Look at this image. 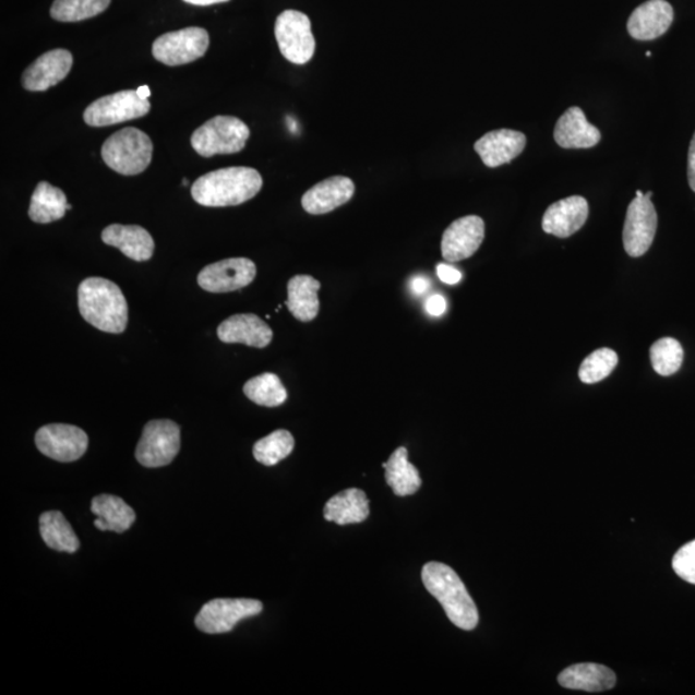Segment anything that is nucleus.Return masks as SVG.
Masks as SVG:
<instances>
[{
	"instance_id": "obj_19",
	"label": "nucleus",
	"mask_w": 695,
	"mask_h": 695,
	"mask_svg": "<svg viewBox=\"0 0 695 695\" xmlns=\"http://www.w3.org/2000/svg\"><path fill=\"white\" fill-rule=\"evenodd\" d=\"M355 183L347 177H332L313 185L302 197V206L313 215L327 214L347 204L355 195Z\"/></svg>"
},
{
	"instance_id": "obj_31",
	"label": "nucleus",
	"mask_w": 695,
	"mask_h": 695,
	"mask_svg": "<svg viewBox=\"0 0 695 695\" xmlns=\"http://www.w3.org/2000/svg\"><path fill=\"white\" fill-rule=\"evenodd\" d=\"M293 447H296V441H293L291 433L288 430L279 429L257 441L254 444L253 455L257 463L266 465V467H274L288 457Z\"/></svg>"
},
{
	"instance_id": "obj_37",
	"label": "nucleus",
	"mask_w": 695,
	"mask_h": 695,
	"mask_svg": "<svg viewBox=\"0 0 695 695\" xmlns=\"http://www.w3.org/2000/svg\"><path fill=\"white\" fill-rule=\"evenodd\" d=\"M426 310L433 317H440L447 310V302L442 296L435 293L427 300Z\"/></svg>"
},
{
	"instance_id": "obj_42",
	"label": "nucleus",
	"mask_w": 695,
	"mask_h": 695,
	"mask_svg": "<svg viewBox=\"0 0 695 695\" xmlns=\"http://www.w3.org/2000/svg\"><path fill=\"white\" fill-rule=\"evenodd\" d=\"M644 195H645V193H643L642 191H636V197H642Z\"/></svg>"
},
{
	"instance_id": "obj_6",
	"label": "nucleus",
	"mask_w": 695,
	"mask_h": 695,
	"mask_svg": "<svg viewBox=\"0 0 695 695\" xmlns=\"http://www.w3.org/2000/svg\"><path fill=\"white\" fill-rule=\"evenodd\" d=\"M181 448V429L171 420L147 422L135 458L146 468H161L175 460Z\"/></svg>"
},
{
	"instance_id": "obj_33",
	"label": "nucleus",
	"mask_w": 695,
	"mask_h": 695,
	"mask_svg": "<svg viewBox=\"0 0 695 695\" xmlns=\"http://www.w3.org/2000/svg\"><path fill=\"white\" fill-rule=\"evenodd\" d=\"M684 350L676 339H659L650 348V362L657 374L671 376L682 368Z\"/></svg>"
},
{
	"instance_id": "obj_13",
	"label": "nucleus",
	"mask_w": 695,
	"mask_h": 695,
	"mask_svg": "<svg viewBox=\"0 0 695 695\" xmlns=\"http://www.w3.org/2000/svg\"><path fill=\"white\" fill-rule=\"evenodd\" d=\"M256 267L248 257H229V260L209 264L197 276L202 289L209 292H229L247 288L254 281Z\"/></svg>"
},
{
	"instance_id": "obj_40",
	"label": "nucleus",
	"mask_w": 695,
	"mask_h": 695,
	"mask_svg": "<svg viewBox=\"0 0 695 695\" xmlns=\"http://www.w3.org/2000/svg\"><path fill=\"white\" fill-rule=\"evenodd\" d=\"M183 2L192 4V5H212V4H218V3H226L229 2V0H183Z\"/></svg>"
},
{
	"instance_id": "obj_24",
	"label": "nucleus",
	"mask_w": 695,
	"mask_h": 695,
	"mask_svg": "<svg viewBox=\"0 0 695 695\" xmlns=\"http://www.w3.org/2000/svg\"><path fill=\"white\" fill-rule=\"evenodd\" d=\"M559 684L567 690L604 692L618 682L614 672L597 663H579L565 669L558 678Z\"/></svg>"
},
{
	"instance_id": "obj_11",
	"label": "nucleus",
	"mask_w": 695,
	"mask_h": 695,
	"mask_svg": "<svg viewBox=\"0 0 695 695\" xmlns=\"http://www.w3.org/2000/svg\"><path fill=\"white\" fill-rule=\"evenodd\" d=\"M654 193H645L630 204L625 227H623V247L633 257H639L648 252L654 243L658 226V217L654 203Z\"/></svg>"
},
{
	"instance_id": "obj_12",
	"label": "nucleus",
	"mask_w": 695,
	"mask_h": 695,
	"mask_svg": "<svg viewBox=\"0 0 695 695\" xmlns=\"http://www.w3.org/2000/svg\"><path fill=\"white\" fill-rule=\"evenodd\" d=\"M88 435L83 429L69 424L41 427L35 444L43 455L60 463L79 460L88 448Z\"/></svg>"
},
{
	"instance_id": "obj_7",
	"label": "nucleus",
	"mask_w": 695,
	"mask_h": 695,
	"mask_svg": "<svg viewBox=\"0 0 695 695\" xmlns=\"http://www.w3.org/2000/svg\"><path fill=\"white\" fill-rule=\"evenodd\" d=\"M149 110L152 104L137 89L121 91L92 103L84 111V121L93 128L110 127L146 117Z\"/></svg>"
},
{
	"instance_id": "obj_5",
	"label": "nucleus",
	"mask_w": 695,
	"mask_h": 695,
	"mask_svg": "<svg viewBox=\"0 0 695 695\" xmlns=\"http://www.w3.org/2000/svg\"><path fill=\"white\" fill-rule=\"evenodd\" d=\"M250 129L235 117H215L197 128L191 137V145L203 157L238 154L245 147Z\"/></svg>"
},
{
	"instance_id": "obj_30",
	"label": "nucleus",
	"mask_w": 695,
	"mask_h": 695,
	"mask_svg": "<svg viewBox=\"0 0 695 695\" xmlns=\"http://www.w3.org/2000/svg\"><path fill=\"white\" fill-rule=\"evenodd\" d=\"M243 393L252 403L264 407H278L288 399L281 379L272 372L250 379L243 385Z\"/></svg>"
},
{
	"instance_id": "obj_4",
	"label": "nucleus",
	"mask_w": 695,
	"mask_h": 695,
	"mask_svg": "<svg viewBox=\"0 0 695 695\" xmlns=\"http://www.w3.org/2000/svg\"><path fill=\"white\" fill-rule=\"evenodd\" d=\"M152 139L137 128H124L104 143L101 155L107 167L123 176L143 173L152 164Z\"/></svg>"
},
{
	"instance_id": "obj_34",
	"label": "nucleus",
	"mask_w": 695,
	"mask_h": 695,
	"mask_svg": "<svg viewBox=\"0 0 695 695\" xmlns=\"http://www.w3.org/2000/svg\"><path fill=\"white\" fill-rule=\"evenodd\" d=\"M618 363L619 356L614 350L601 348L585 358L582 368H579L578 376L585 384L599 383L612 374Z\"/></svg>"
},
{
	"instance_id": "obj_2",
	"label": "nucleus",
	"mask_w": 695,
	"mask_h": 695,
	"mask_svg": "<svg viewBox=\"0 0 695 695\" xmlns=\"http://www.w3.org/2000/svg\"><path fill=\"white\" fill-rule=\"evenodd\" d=\"M79 311L101 332L121 334L128 325V303L123 291L110 279H84L77 290Z\"/></svg>"
},
{
	"instance_id": "obj_29",
	"label": "nucleus",
	"mask_w": 695,
	"mask_h": 695,
	"mask_svg": "<svg viewBox=\"0 0 695 695\" xmlns=\"http://www.w3.org/2000/svg\"><path fill=\"white\" fill-rule=\"evenodd\" d=\"M39 531L48 548L61 553L74 554L81 548L73 527L60 512H47L40 515Z\"/></svg>"
},
{
	"instance_id": "obj_38",
	"label": "nucleus",
	"mask_w": 695,
	"mask_h": 695,
	"mask_svg": "<svg viewBox=\"0 0 695 695\" xmlns=\"http://www.w3.org/2000/svg\"><path fill=\"white\" fill-rule=\"evenodd\" d=\"M687 179H690L691 189L695 192V133L687 154Z\"/></svg>"
},
{
	"instance_id": "obj_28",
	"label": "nucleus",
	"mask_w": 695,
	"mask_h": 695,
	"mask_svg": "<svg viewBox=\"0 0 695 695\" xmlns=\"http://www.w3.org/2000/svg\"><path fill=\"white\" fill-rule=\"evenodd\" d=\"M68 211V199L63 191L48 182H40L33 193L28 217L35 224L47 225L63 218Z\"/></svg>"
},
{
	"instance_id": "obj_18",
	"label": "nucleus",
	"mask_w": 695,
	"mask_h": 695,
	"mask_svg": "<svg viewBox=\"0 0 695 695\" xmlns=\"http://www.w3.org/2000/svg\"><path fill=\"white\" fill-rule=\"evenodd\" d=\"M673 21L672 5L666 0H649L633 12L627 31L634 39L654 40L669 31Z\"/></svg>"
},
{
	"instance_id": "obj_26",
	"label": "nucleus",
	"mask_w": 695,
	"mask_h": 695,
	"mask_svg": "<svg viewBox=\"0 0 695 695\" xmlns=\"http://www.w3.org/2000/svg\"><path fill=\"white\" fill-rule=\"evenodd\" d=\"M324 517L339 526L357 525L369 518L370 507L367 493L349 489L335 494L325 505Z\"/></svg>"
},
{
	"instance_id": "obj_20",
	"label": "nucleus",
	"mask_w": 695,
	"mask_h": 695,
	"mask_svg": "<svg viewBox=\"0 0 695 695\" xmlns=\"http://www.w3.org/2000/svg\"><path fill=\"white\" fill-rule=\"evenodd\" d=\"M218 338L228 344H245L248 347L266 348L274 338V332L255 314H235L221 322Z\"/></svg>"
},
{
	"instance_id": "obj_22",
	"label": "nucleus",
	"mask_w": 695,
	"mask_h": 695,
	"mask_svg": "<svg viewBox=\"0 0 695 695\" xmlns=\"http://www.w3.org/2000/svg\"><path fill=\"white\" fill-rule=\"evenodd\" d=\"M554 139L563 148H591L598 145L601 134L597 127L587 121L579 107H571L558 120Z\"/></svg>"
},
{
	"instance_id": "obj_1",
	"label": "nucleus",
	"mask_w": 695,
	"mask_h": 695,
	"mask_svg": "<svg viewBox=\"0 0 695 695\" xmlns=\"http://www.w3.org/2000/svg\"><path fill=\"white\" fill-rule=\"evenodd\" d=\"M262 188L263 178L260 171L247 167H232L200 177L192 184L191 195L203 206H236L255 197Z\"/></svg>"
},
{
	"instance_id": "obj_17",
	"label": "nucleus",
	"mask_w": 695,
	"mask_h": 695,
	"mask_svg": "<svg viewBox=\"0 0 695 695\" xmlns=\"http://www.w3.org/2000/svg\"><path fill=\"white\" fill-rule=\"evenodd\" d=\"M527 145L525 134L512 129H499L483 135L476 142L475 149L486 167L498 168L512 163Z\"/></svg>"
},
{
	"instance_id": "obj_25",
	"label": "nucleus",
	"mask_w": 695,
	"mask_h": 695,
	"mask_svg": "<svg viewBox=\"0 0 695 695\" xmlns=\"http://www.w3.org/2000/svg\"><path fill=\"white\" fill-rule=\"evenodd\" d=\"M321 283L319 279L308 276H293L288 284V300L285 305L299 321L311 322L319 316L320 299L319 290Z\"/></svg>"
},
{
	"instance_id": "obj_9",
	"label": "nucleus",
	"mask_w": 695,
	"mask_h": 695,
	"mask_svg": "<svg viewBox=\"0 0 695 695\" xmlns=\"http://www.w3.org/2000/svg\"><path fill=\"white\" fill-rule=\"evenodd\" d=\"M209 34L203 27H185L161 35L153 45L155 59L167 67H181L199 59L209 48Z\"/></svg>"
},
{
	"instance_id": "obj_36",
	"label": "nucleus",
	"mask_w": 695,
	"mask_h": 695,
	"mask_svg": "<svg viewBox=\"0 0 695 695\" xmlns=\"http://www.w3.org/2000/svg\"><path fill=\"white\" fill-rule=\"evenodd\" d=\"M436 275H439L442 283L447 285H456L462 281V272L456 269L450 264L440 263L436 266Z\"/></svg>"
},
{
	"instance_id": "obj_14",
	"label": "nucleus",
	"mask_w": 695,
	"mask_h": 695,
	"mask_svg": "<svg viewBox=\"0 0 695 695\" xmlns=\"http://www.w3.org/2000/svg\"><path fill=\"white\" fill-rule=\"evenodd\" d=\"M484 221L477 215H468L454 221L444 231L441 249L448 263L468 260L478 252L484 240Z\"/></svg>"
},
{
	"instance_id": "obj_15",
	"label": "nucleus",
	"mask_w": 695,
	"mask_h": 695,
	"mask_svg": "<svg viewBox=\"0 0 695 695\" xmlns=\"http://www.w3.org/2000/svg\"><path fill=\"white\" fill-rule=\"evenodd\" d=\"M73 63V55L68 49H53L41 55L24 71V88L31 92H45L55 87L69 75Z\"/></svg>"
},
{
	"instance_id": "obj_23",
	"label": "nucleus",
	"mask_w": 695,
	"mask_h": 695,
	"mask_svg": "<svg viewBox=\"0 0 695 695\" xmlns=\"http://www.w3.org/2000/svg\"><path fill=\"white\" fill-rule=\"evenodd\" d=\"M91 512L96 515L95 526L99 531L124 534L135 520L133 508L112 494H99L93 499Z\"/></svg>"
},
{
	"instance_id": "obj_21",
	"label": "nucleus",
	"mask_w": 695,
	"mask_h": 695,
	"mask_svg": "<svg viewBox=\"0 0 695 695\" xmlns=\"http://www.w3.org/2000/svg\"><path fill=\"white\" fill-rule=\"evenodd\" d=\"M106 245L118 248L121 253L135 262L152 260L155 242L153 236L140 226L111 225L103 231Z\"/></svg>"
},
{
	"instance_id": "obj_39",
	"label": "nucleus",
	"mask_w": 695,
	"mask_h": 695,
	"mask_svg": "<svg viewBox=\"0 0 695 695\" xmlns=\"http://www.w3.org/2000/svg\"><path fill=\"white\" fill-rule=\"evenodd\" d=\"M410 286L411 290L420 296V293H424L428 290L429 281L424 277H415L411 279Z\"/></svg>"
},
{
	"instance_id": "obj_27",
	"label": "nucleus",
	"mask_w": 695,
	"mask_h": 695,
	"mask_svg": "<svg viewBox=\"0 0 695 695\" xmlns=\"http://www.w3.org/2000/svg\"><path fill=\"white\" fill-rule=\"evenodd\" d=\"M383 468L385 469V481L397 496H411L420 490V472L408 462L406 447L394 451L390 460L383 464Z\"/></svg>"
},
{
	"instance_id": "obj_43",
	"label": "nucleus",
	"mask_w": 695,
	"mask_h": 695,
	"mask_svg": "<svg viewBox=\"0 0 695 695\" xmlns=\"http://www.w3.org/2000/svg\"><path fill=\"white\" fill-rule=\"evenodd\" d=\"M182 184H183V185H189V181H188V179H185V178H184V179H183Z\"/></svg>"
},
{
	"instance_id": "obj_41",
	"label": "nucleus",
	"mask_w": 695,
	"mask_h": 695,
	"mask_svg": "<svg viewBox=\"0 0 695 695\" xmlns=\"http://www.w3.org/2000/svg\"><path fill=\"white\" fill-rule=\"evenodd\" d=\"M137 92H139V95H140L142 98H146V99H148V97H149V96H152V91H149V88L147 87V85H142V87H140V88L137 89Z\"/></svg>"
},
{
	"instance_id": "obj_35",
	"label": "nucleus",
	"mask_w": 695,
	"mask_h": 695,
	"mask_svg": "<svg viewBox=\"0 0 695 695\" xmlns=\"http://www.w3.org/2000/svg\"><path fill=\"white\" fill-rule=\"evenodd\" d=\"M672 568L684 582L695 585V540L678 551L672 559Z\"/></svg>"
},
{
	"instance_id": "obj_3",
	"label": "nucleus",
	"mask_w": 695,
	"mask_h": 695,
	"mask_svg": "<svg viewBox=\"0 0 695 695\" xmlns=\"http://www.w3.org/2000/svg\"><path fill=\"white\" fill-rule=\"evenodd\" d=\"M421 579L455 626L465 632L477 627L479 614L475 600L453 568L442 563H428L422 568Z\"/></svg>"
},
{
	"instance_id": "obj_32",
	"label": "nucleus",
	"mask_w": 695,
	"mask_h": 695,
	"mask_svg": "<svg viewBox=\"0 0 695 695\" xmlns=\"http://www.w3.org/2000/svg\"><path fill=\"white\" fill-rule=\"evenodd\" d=\"M110 3L111 0H55L51 16L60 23H79L98 16Z\"/></svg>"
},
{
	"instance_id": "obj_10",
	"label": "nucleus",
	"mask_w": 695,
	"mask_h": 695,
	"mask_svg": "<svg viewBox=\"0 0 695 695\" xmlns=\"http://www.w3.org/2000/svg\"><path fill=\"white\" fill-rule=\"evenodd\" d=\"M263 604L254 599H214L199 612L195 625L205 634L217 635L232 632L242 620L255 618Z\"/></svg>"
},
{
	"instance_id": "obj_16",
	"label": "nucleus",
	"mask_w": 695,
	"mask_h": 695,
	"mask_svg": "<svg viewBox=\"0 0 695 695\" xmlns=\"http://www.w3.org/2000/svg\"><path fill=\"white\" fill-rule=\"evenodd\" d=\"M589 204L582 196H571L548 207L542 218V229L556 238L567 239L586 224Z\"/></svg>"
},
{
	"instance_id": "obj_8",
	"label": "nucleus",
	"mask_w": 695,
	"mask_h": 695,
	"mask_svg": "<svg viewBox=\"0 0 695 695\" xmlns=\"http://www.w3.org/2000/svg\"><path fill=\"white\" fill-rule=\"evenodd\" d=\"M275 35L279 51L286 60L296 64H305L316 51V40L312 24L307 14L288 10L276 20Z\"/></svg>"
}]
</instances>
